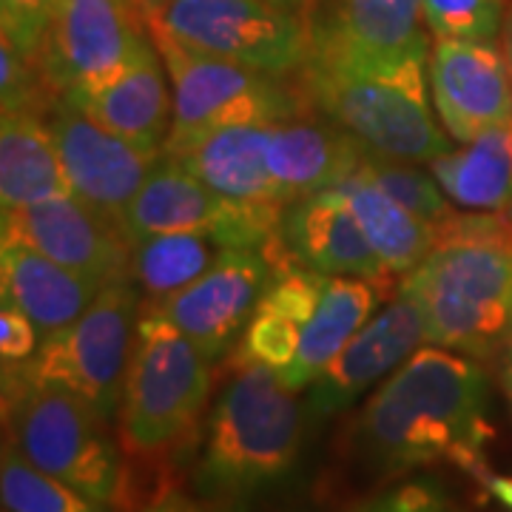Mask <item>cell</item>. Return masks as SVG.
<instances>
[{
	"label": "cell",
	"mask_w": 512,
	"mask_h": 512,
	"mask_svg": "<svg viewBox=\"0 0 512 512\" xmlns=\"http://www.w3.org/2000/svg\"><path fill=\"white\" fill-rule=\"evenodd\" d=\"M72 194L46 111L12 109L0 120V205L3 214Z\"/></svg>",
	"instance_id": "cell-23"
},
{
	"label": "cell",
	"mask_w": 512,
	"mask_h": 512,
	"mask_svg": "<svg viewBox=\"0 0 512 512\" xmlns=\"http://www.w3.org/2000/svg\"><path fill=\"white\" fill-rule=\"evenodd\" d=\"M211 367L183 330L143 305L117 413L120 439L131 456L165 453L197 427L211 399Z\"/></svg>",
	"instance_id": "cell-7"
},
{
	"label": "cell",
	"mask_w": 512,
	"mask_h": 512,
	"mask_svg": "<svg viewBox=\"0 0 512 512\" xmlns=\"http://www.w3.org/2000/svg\"><path fill=\"white\" fill-rule=\"evenodd\" d=\"M444 194L467 211H504L512 202V123L490 128L430 160Z\"/></svg>",
	"instance_id": "cell-26"
},
{
	"label": "cell",
	"mask_w": 512,
	"mask_h": 512,
	"mask_svg": "<svg viewBox=\"0 0 512 512\" xmlns=\"http://www.w3.org/2000/svg\"><path fill=\"white\" fill-rule=\"evenodd\" d=\"M387 288L390 282H376L365 276H328L319 305L302 333L296 359L285 373H279L282 382L296 393L311 387L350 339L365 328Z\"/></svg>",
	"instance_id": "cell-21"
},
{
	"label": "cell",
	"mask_w": 512,
	"mask_h": 512,
	"mask_svg": "<svg viewBox=\"0 0 512 512\" xmlns=\"http://www.w3.org/2000/svg\"><path fill=\"white\" fill-rule=\"evenodd\" d=\"M165 63L157 46L103 83L63 94L69 106L137 146L165 148L174 120V100L165 83Z\"/></svg>",
	"instance_id": "cell-19"
},
{
	"label": "cell",
	"mask_w": 512,
	"mask_h": 512,
	"mask_svg": "<svg viewBox=\"0 0 512 512\" xmlns=\"http://www.w3.org/2000/svg\"><path fill=\"white\" fill-rule=\"evenodd\" d=\"M151 49L148 12L134 0H63L37 69L46 89L63 97L109 80Z\"/></svg>",
	"instance_id": "cell-11"
},
{
	"label": "cell",
	"mask_w": 512,
	"mask_h": 512,
	"mask_svg": "<svg viewBox=\"0 0 512 512\" xmlns=\"http://www.w3.org/2000/svg\"><path fill=\"white\" fill-rule=\"evenodd\" d=\"M367 148L328 117L308 111L268 128L265 160L285 205L339 188L365 163Z\"/></svg>",
	"instance_id": "cell-18"
},
{
	"label": "cell",
	"mask_w": 512,
	"mask_h": 512,
	"mask_svg": "<svg viewBox=\"0 0 512 512\" xmlns=\"http://www.w3.org/2000/svg\"><path fill=\"white\" fill-rule=\"evenodd\" d=\"M421 345H427L424 316L416 299L399 285L384 308L367 319L365 328L311 384V396L305 404L308 416L322 419L353 407L373 384L396 373Z\"/></svg>",
	"instance_id": "cell-16"
},
{
	"label": "cell",
	"mask_w": 512,
	"mask_h": 512,
	"mask_svg": "<svg viewBox=\"0 0 512 512\" xmlns=\"http://www.w3.org/2000/svg\"><path fill=\"white\" fill-rule=\"evenodd\" d=\"M231 251L234 245L214 234H151L131 242V279L140 288L143 305H160L208 274Z\"/></svg>",
	"instance_id": "cell-28"
},
{
	"label": "cell",
	"mask_w": 512,
	"mask_h": 512,
	"mask_svg": "<svg viewBox=\"0 0 512 512\" xmlns=\"http://www.w3.org/2000/svg\"><path fill=\"white\" fill-rule=\"evenodd\" d=\"M424 316L427 345L487 362L512 330V228L504 211H453L402 276Z\"/></svg>",
	"instance_id": "cell-2"
},
{
	"label": "cell",
	"mask_w": 512,
	"mask_h": 512,
	"mask_svg": "<svg viewBox=\"0 0 512 512\" xmlns=\"http://www.w3.org/2000/svg\"><path fill=\"white\" fill-rule=\"evenodd\" d=\"M279 242L293 265L328 276H365L390 282L379 254L367 242L342 188H328L285 205Z\"/></svg>",
	"instance_id": "cell-17"
},
{
	"label": "cell",
	"mask_w": 512,
	"mask_h": 512,
	"mask_svg": "<svg viewBox=\"0 0 512 512\" xmlns=\"http://www.w3.org/2000/svg\"><path fill=\"white\" fill-rule=\"evenodd\" d=\"M501 43V55L507 60V69H510V77H512V3L507 6V18H504V26H501V37H498Z\"/></svg>",
	"instance_id": "cell-38"
},
{
	"label": "cell",
	"mask_w": 512,
	"mask_h": 512,
	"mask_svg": "<svg viewBox=\"0 0 512 512\" xmlns=\"http://www.w3.org/2000/svg\"><path fill=\"white\" fill-rule=\"evenodd\" d=\"M148 20L202 55L276 77H296L311 57L313 18L271 0H165Z\"/></svg>",
	"instance_id": "cell-9"
},
{
	"label": "cell",
	"mask_w": 512,
	"mask_h": 512,
	"mask_svg": "<svg viewBox=\"0 0 512 512\" xmlns=\"http://www.w3.org/2000/svg\"><path fill=\"white\" fill-rule=\"evenodd\" d=\"M430 57L376 60L353 52L313 15V46L296 74L311 109L350 131L367 151L430 163L450 151L427 97Z\"/></svg>",
	"instance_id": "cell-3"
},
{
	"label": "cell",
	"mask_w": 512,
	"mask_h": 512,
	"mask_svg": "<svg viewBox=\"0 0 512 512\" xmlns=\"http://www.w3.org/2000/svg\"><path fill=\"white\" fill-rule=\"evenodd\" d=\"M282 211L276 205H248L217 194L165 154L151 171L126 211V231L131 242L151 234H214L234 248H279Z\"/></svg>",
	"instance_id": "cell-10"
},
{
	"label": "cell",
	"mask_w": 512,
	"mask_h": 512,
	"mask_svg": "<svg viewBox=\"0 0 512 512\" xmlns=\"http://www.w3.org/2000/svg\"><path fill=\"white\" fill-rule=\"evenodd\" d=\"M140 311L143 296L131 276L109 282L77 322L43 336L29 362L3 365V370L26 382L72 390L111 421L123 404Z\"/></svg>",
	"instance_id": "cell-8"
},
{
	"label": "cell",
	"mask_w": 512,
	"mask_h": 512,
	"mask_svg": "<svg viewBox=\"0 0 512 512\" xmlns=\"http://www.w3.org/2000/svg\"><path fill=\"white\" fill-rule=\"evenodd\" d=\"M268 128L271 126L217 128L174 160H180L191 174L228 200L285 208L265 160Z\"/></svg>",
	"instance_id": "cell-24"
},
{
	"label": "cell",
	"mask_w": 512,
	"mask_h": 512,
	"mask_svg": "<svg viewBox=\"0 0 512 512\" xmlns=\"http://www.w3.org/2000/svg\"><path fill=\"white\" fill-rule=\"evenodd\" d=\"M0 498L9 512H111L109 504L43 473L6 444L0 461Z\"/></svg>",
	"instance_id": "cell-29"
},
{
	"label": "cell",
	"mask_w": 512,
	"mask_h": 512,
	"mask_svg": "<svg viewBox=\"0 0 512 512\" xmlns=\"http://www.w3.org/2000/svg\"><path fill=\"white\" fill-rule=\"evenodd\" d=\"M0 279L3 302L26 313L43 336L77 322L106 288L15 239H3Z\"/></svg>",
	"instance_id": "cell-20"
},
{
	"label": "cell",
	"mask_w": 512,
	"mask_h": 512,
	"mask_svg": "<svg viewBox=\"0 0 512 512\" xmlns=\"http://www.w3.org/2000/svg\"><path fill=\"white\" fill-rule=\"evenodd\" d=\"M285 265L293 262L282 245L274 251L234 248L197 282L151 308L183 330L202 356L217 365L239 348L268 285Z\"/></svg>",
	"instance_id": "cell-12"
},
{
	"label": "cell",
	"mask_w": 512,
	"mask_h": 512,
	"mask_svg": "<svg viewBox=\"0 0 512 512\" xmlns=\"http://www.w3.org/2000/svg\"><path fill=\"white\" fill-rule=\"evenodd\" d=\"M60 3L63 0H0L3 40H9L20 55L37 66L43 40L55 23Z\"/></svg>",
	"instance_id": "cell-32"
},
{
	"label": "cell",
	"mask_w": 512,
	"mask_h": 512,
	"mask_svg": "<svg viewBox=\"0 0 512 512\" xmlns=\"http://www.w3.org/2000/svg\"><path fill=\"white\" fill-rule=\"evenodd\" d=\"M339 512H458L450 495L441 490L436 481H407L390 490L370 495L365 501H356Z\"/></svg>",
	"instance_id": "cell-33"
},
{
	"label": "cell",
	"mask_w": 512,
	"mask_h": 512,
	"mask_svg": "<svg viewBox=\"0 0 512 512\" xmlns=\"http://www.w3.org/2000/svg\"><path fill=\"white\" fill-rule=\"evenodd\" d=\"M504 217H507V222H510V228H512V202L504 208Z\"/></svg>",
	"instance_id": "cell-40"
},
{
	"label": "cell",
	"mask_w": 512,
	"mask_h": 512,
	"mask_svg": "<svg viewBox=\"0 0 512 512\" xmlns=\"http://www.w3.org/2000/svg\"><path fill=\"white\" fill-rule=\"evenodd\" d=\"M46 120L55 137L69 191L103 217L126 228L128 205L151 177V171L163 163L165 148L137 146L60 97L49 106Z\"/></svg>",
	"instance_id": "cell-13"
},
{
	"label": "cell",
	"mask_w": 512,
	"mask_h": 512,
	"mask_svg": "<svg viewBox=\"0 0 512 512\" xmlns=\"http://www.w3.org/2000/svg\"><path fill=\"white\" fill-rule=\"evenodd\" d=\"M362 171L382 191H387L396 202H402L407 211H413L421 220L439 225V222H444L453 214V208H450L447 194H444L439 180L424 174L419 163L393 160V157H382V154L367 151Z\"/></svg>",
	"instance_id": "cell-30"
},
{
	"label": "cell",
	"mask_w": 512,
	"mask_h": 512,
	"mask_svg": "<svg viewBox=\"0 0 512 512\" xmlns=\"http://www.w3.org/2000/svg\"><path fill=\"white\" fill-rule=\"evenodd\" d=\"M339 188L348 197L367 242L379 254L384 268L393 276L410 274L433 248L439 225L421 220L413 211H407L402 202H396L387 191L373 183L362 168Z\"/></svg>",
	"instance_id": "cell-27"
},
{
	"label": "cell",
	"mask_w": 512,
	"mask_h": 512,
	"mask_svg": "<svg viewBox=\"0 0 512 512\" xmlns=\"http://www.w3.org/2000/svg\"><path fill=\"white\" fill-rule=\"evenodd\" d=\"M427 77L436 114L456 143L512 123V77L501 46L433 37Z\"/></svg>",
	"instance_id": "cell-15"
},
{
	"label": "cell",
	"mask_w": 512,
	"mask_h": 512,
	"mask_svg": "<svg viewBox=\"0 0 512 512\" xmlns=\"http://www.w3.org/2000/svg\"><path fill=\"white\" fill-rule=\"evenodd\" d=\"M271 3L288 9V12H296V15H302V18H313V15L322 9V0H271Z\"/></svg>",
	"instance_id": "cell-37"
},
{
	"label": "cell",
	"mask_w": 512,
	"mask_h": 512,
	"mask_svg": "<svg viewBox=\"0 0 512 512\" xmlns=\"http://www.w3.org/2000/svg\"><path fill=\"white\" fill-rule=\"evenodd\" d=\"M501 384H504V393H507V402L512 410V330L501 348Z\"/></svg>",
	"instance_id": "cell-36"
},
{
	"label": "cell",
	"mask_w": 512,
	"mask_h": 512,
	"mask_svg": "<svg viewBox=\"0 0 512 512\" xmlns=\"http://www.w3.org/2000/svg\"><path fill=\"white\" fill-rule=\"evenodd\" d=\"M507 6V0H421L430 35L481 43L501 37Z\"/></svg>",
	"instance_id": "cell-31"
},
{
	"label": "cell",
	"mask_w": 512,
	"mask_h": 512,
	"mask_svg": "<svg viewBox=\"0 0 512 512\" xmlns=\"http://www.w3.org/2000/svg\"><path fill=\"white\" fill-rule=\"evenodd\" d=\"M3 239L23 242L100 285L131 276L126 228L74 194H57L23 211L3 214Z\"/></svg>",
	"instance_id": "cell-14"
},
{
	"label": "cell",
	"mask_w": 512,
	"mask_h": 512,
	"mask_svg": "<svg viewBox=\"0 0 512 512\" xmlns=\"http://www.w3.org/2000/svg\"><path fill=\"white\" fill-rule=\"evenodd\" d=\"M3 512H9V510H3Z\"/></svg>",
	"instance_id": "cell-42"
},
{
	"label": "cell",
	"mask_w": 512,
	"mask_h": 512,
	"mask_svg": "<svg viewBox=\"0 0 512 512\" xmlns=\"http://www.w3.org/2000/svg\"><path fill=\"white\" fill-rule=\"evenodd\" d=\"M43 342V333L37 330V325L18 311L15 305L3 302V311H0V356H3V365H23L29 362Z\"/></svg>",
	"instance_id": "cell-34"
},
{
	"label": "cell",
	"mask_w": 512,
	"mask_h": 512,
	"mask_svg": "<svg viewBox=\"0 0 512 512\" xmlns=\"http://www.w3.org/2000/svg\"><path fill=\"white\" fill-rule=\"evenodd\" d=\"M3 433L6 447L43 473L109 507L120 498L123 456L109 419L72 390L3 370Z\"/></svg>",
	"instance_id": "cell-5"
},
{
	"label": "cell",
	"mask_w": 512,
	"mask_h": 512,
	"mask_svg": "<svg viewBox=\"0 0 512 512\" xmlns=\"http://www.w3.org/2000/svg\"><path fill=\"white\" fill-rule=\"evenodd\" d=\"M316 18L353 52L376 60L430 57V37L421 0H336Z\"/></svg>",
	"instance_id": "cell-25"
},
{
	"label": "cell",
	"mask_w": 512,
	"mask_h": 512,
	"mask_svg": "<svg viewBox=\"0 0 512 512\" xmlns=\"http://www.w3.org/2000/svg\"><path fill=\"white\" fill-rule=\"evenodd\" d=\"M325 279L328 274L302 265H285L282 271H276L274 282L268 285L251 325L231 356L285 373L296 359L302 333L319 305Z\"/></svg>",
	"instance_id": "cell-22"
},
{
	"label": "cell",
	"mask_w": 512,
	"mask_h": 512,
	"mask_svg": "<svg viewBox=\"0 0 512 512\" xmlns=\"http://www.w3.org/2000/svg\"><path fill=\"white\" fill-rule=\"evenodd\" d=\"M134 3H137V6H143V9L148 12V0H134Z\"/></svg>",
	"instance_id": "cell-41"
},
{
	"label": "cell",
	"mask_w": 512,
	"mask_h": 512,
	"mask_svg": "<svg viewBox=\"0 0 512 512\" xmlns=\"http://www.w3.org/2000/svg\"><path fill=\"white\" fill-rule=\"evenodd\" d=\"M140 512H225V510H217V504H214V501H208V504L194 501L191 495L180 493V490H163L160 495H154V498H151Z\"/></svg>",
	"instance_id": "cell-35"
},
{
	"label": "cell",
	"mask_w": 512,
	"mask_h": 512,
	"mask_svg": "<svg viewBox=\"0 0 512 512\" xmlns=\"http://www.w3.org/2000/svg\"><path fill=\"white\" fill-rule=\"evenodd\" d=\"M308 407L274 367L231 356V376L214 399L194 487L205 501L234 504L279 484L296 467Z\"/></svg>",
	"instance_id": "cell-4"
},
{
	"label": "cell",
	"mask_w": 512,
	"mask_h": 512,
	"mask_svg": "<svg viewBox=\"0 0 512 512\" xmlns=\"http://www.w3.org/2000/svg\"><path fill=\"white\" fill-rule=\"evenodd\" d=\"M487 407L490 379L481 362L427 345L376 387L356 419L353 439L367 464L384 476L447 458L484 478V447L493 436Z\"/></svg>",
	"instance_id": "cell-1"
},
{
	"label": "cell",
	"mask_w": 512,
	"mask_h": 512,
	"mask_svg": "<svg viewBox=\"0 0 512 512\" xmlns=\"http://www.w3.org/2000/svg\"><path fill=\"white\" fill-rule=\"evenodd\" d=\"M165 0H148V15H151V12H154V9H157V6H163Z\"/></svg>",
	"instance_id": "cell-39"
},
{
	"label": "cell",
	"mask_w": 512,
	"mask_h": 512,
	"mask_svg": "<svg viewBox=\"0 0 512 512\" xmlns=\"http://www.w3.org/2000/svg\"><path fill=\"white\" fill-rule=\"evenodd\" d=\"M148 26L171 77L174 120L165 140L168 157L183 154L217 128L274 126L313 111L296 77H276L222 57L202 55L157 23L148 20Z\"/></svg>",
	"instance_id": "cell-6"
}]
</instances>
